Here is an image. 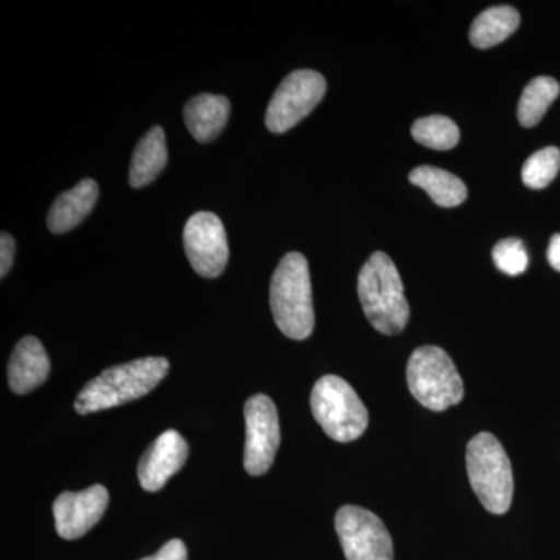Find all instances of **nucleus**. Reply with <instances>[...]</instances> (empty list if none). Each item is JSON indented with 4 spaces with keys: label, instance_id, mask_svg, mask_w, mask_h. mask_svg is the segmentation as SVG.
Returning <instances> with one entry per match:
<instances>
[{
    "label": "nucleus",
    "instance_id": "f257e3e1",
    "mask_svg": "<svg viewBox=\"0 0 560 560\" xmlns=\"http://www.w3.org/2000/svg\"><path fill=\"white\" fill-rule=\"evenodd\" d=\"M171 370L164 357H145L108 368L80 390L75 400L79 415H92L120 407L151 393Z\"/></svg>",
    "mask_w": 560,
    "mask_h": 560
},
{
    "label": "nucleus",
    "instance_id": "f03ea898",
    "mask_svg": "<svg viewBox=\"0 0 560 560\" xmlns=\"http://www.w3.org/2000/svg\"><path fill=\"white\" fill-rule=\"evenodd\" d=\"M359 298L364 315L383 335H399L410 320V305L396 265L385 253H374L359 275Z\"/></svg>",
    "mask_w": 560,
    "mask_h": 560
},
{
    "label": "nucleus",
    "instance_id": "7ed1b4c3",
    "mask_svg": "<svg viewBox=\"0 0 560 560\" xmlns=\"http://www.w3.org/2000/svg\"><path fill=\"white\" fill-rule=\"evenodd\" d=\"M276 326L291 340L302 341L315 329L311 271L301 253H289L279 261L270 287Z\"/></svg>",
    "mask_w": 560,
    "mask_h": 560
},
{
    "label": "nucleus",
    "instance_id": "20e7f679",
    "mask_svg": "<svg viewBox=\"0 0 560 560\" xmlns=\"http://www.w3.org/2000/svg\"><path fill=\"white\" fill-rule=\"evenodd\" d=\"M467 475L482 506L492 514L510 511L514 497L511 460L493 434L480 433L467 445Z\"/></svg>",
    "mask_w": 560,
    "mask_h": 560
},
{
    "label": "nucleus",
    "instance_id": "39448f33",
    "mask_svg": "<svg viewBox=\"0 0 560 560\" xmlns=\"http://www.w3.org/2000/svg\"><path fill=\"white\" fill-rule=\"evenodd\" d=\"M311 405L320 429L341 444L359 440L370 423V415L359 394L337 375H324L315 383Z\"/></svg>",
    "mask_w": 560,
    "mask_h": 560
},
{
    "label": "nucleus",
    "instance_id": "423d86ee",
    "mask_svg": "<svg viewBox=\"0 0 560 560\" xmlns=\"http://www.w3.org/2000/svg\"><path fill=\"white\" fill-rule=\"evenodd\" d=\"M407 382L415 399L431 411H445L464 397L458 370L448 353L438 346H422L411 353Z\"/></svg>",
    "mask_w": 560,
    "mask_h": 560
},
{
    "label": "nucleus",
    "instance_id": "0eeeda50",
    "mask_svg": "<svg viewBox=\"0 0 560 560\" xmlns=\"http://www.w3.org/2000/svg\"><path fill=\"white\" fill-rule=\"evenodd\" d=\"M326 91L327 81L319 72L308 69L291 72L268 103L265 116L268 130L276 135L291 130L318 106Z\"/></svg>",
    "mask_w": 560,
    "mask_h": 560
},
{
    "label": "nucleus",
    "instance_id": "6e6552de",
    "mask_svg": "<svg viewBox=\"0 0 560 560\" xmlns=\"http://www.w3.org/2000/svg\"><path fill=\"white\" fill-rule=\"evenodd\" d=\"M335 529L348 560H394L393 539L382 518L364 508L342 506Z\"/></svg>",
    "mask_w": 560,
    "mask_h": 560
},
{
    "label": "nucleus",
    "instance_id": "1a4fd4ad",
    "mask_svg": "<svg viewBox=\"0 0 560 560\" xmlns=\"http://www.w3.org/2000/svg\"><path fill=\"white\" fill-rule=\"evenodd\" d=\"M245 469L260 477L271 469L280 445V425L275 401L265 394L249 397L245 404Z\"/></svg>",
    "mask_w": 560,
    "mask_h": 560
},
{
    "label": "nucleus",
    "instance_id": "9d476101",
    "mask_svg": "<svg viewBox=\"0 0 560 560\" xmlns=\"http://www.w3.org/2000/svg\"><path fill=\"white\" fill-rule=\"evenodd\" d=\"M184 249L191 268L202 278L215 279L230 260L226 230L212 212H197L184 228Z\"/></svg>",
    "mask_w": 560,
    "mask_h": 560
},
{
    "label": "nucleus",
    "instance_id": "9b49d317",
    "mask_svg": "<svg viewBox=\"0 0 560 560\" xmlns=\"http://www.w3.org/2000/svg\"><path fill=\"white\" fill-rule=\"evenodd\" d=\"M108 503V489L102 485L81 492H62L54 503L57 533L66 540L80 539L102 521Z\"/></svg>",
    "mask_w": 560,
    "mask_h": 560
},
{
    "label": "nucleus",
    "instance_id": "f8f14e48",
    "mask_svg": "<svg viewBox=\"0 0 560 560\" xmlns=\"http://www.w3.org/2000/svg\"><path fill=\"white\" fill-rule=\"evenodd\" d=\"M189 456V445L175 430H167L147 448L139 460L138 477L147 492H160L178 474Z\"/></svg>",
    "mask_w": 560,
    "mask_h": 560
},
{
    "label": "nucleus",
    "instance_id": "ddd939ff",
    "mask_svg": "<svg viewBox=\"0 0 560 560\" xmlns=\"http://www.w3.org/2000/svg\"><path fill=\"white\" fill-rule=\"evenodd\" d=\"M50 374V360L38 338L25 337L18 342L9 363V385L14 394L32 393L44 385Z\"/></svg>",
    "mask_w": 560,
    "mask_h": 560
},
{
    "label": "nucleus",
    "instance_id": "4468645a",
    "mask_svg": "<svg viewBox=\"0 0 560 560\" xmlns=\"http://www.w3.org/2000/svg\"><path fill=\"white\" fill-rule=\"evenodd\" d=\"M231 103L223 95L200 94L184 106V120L200 143L212 142L230 120Z\"/></svg>",
    "mask_w": 560,
    "mask_h": 560
},
{
    "label": "nucleus",
    "instance_id": "2eb2a0df",
    "mask_svg": "<svg viewBox=\"0 0 560 560\" xmlns=\"http://www.w3.org/2000/svg\"><path fill=\"white\" fill-rule=\"evenodd\" d=\"M98 200V186L94 179H83L73 189L55 200L47 215V226L54 234H65L79 226L90 215Z\"/></svg>",
    "mask_w": 560,
    "mask_h": 560
},
{
    "label": "nucleus",
    "instance_id": "dca6fc26",
    "mask_svg": "<svg viewBox=\"0 0 560 560\" xmlns=\"http://www.w3.org/2000/svg\"><path fill=\"white\" fill-rule=\"evenodd\" d=\"M168 153L165 132L161 127L151 128L145 138L140 139L132 154L130 184L135 189L149 186L167 165Z\"/></svg>",
    "mask_w": 560,
    "mask_h": 560
},
{
    "label": "nucleus",
    "instance_id": "f3484780",
    "mask_svg": "<svg viewBox=\"0 0 560 560\" xmlns=\"http://www.w3.org/2000/svg\"><path fill=\"white\" fill-rule=\"evenodd\" d=\"M521 25V14L510 5L482 11L471 24L469 38L477 49H490L510 38Z\"/></svg>",
    "mask_w": 560,
    "mask_h": 560
},
{
    "label": "nucleus",
    "instance_id": "a211bd4d",
    "mask_svg": "<svg viewBox=\"0 0 560 560\" xmlns=\"http://www.w3.org/2000/svg\"><path fill=\"white\" fill-rule=\"evenodd\" d=\"M410 183L425 190L441 208H456L467 198L466 184L444 168L422 165L410 173Z\"/></svg>",
    "mask_w": 560,
    "mask_h": 560
},
{
    "label": "nucleus",
    "instance_id": "6ab92c4d",
    "mask_svg": "<svg viewBox=\"0 0 560 560\" xmlns=\"http://www.w3.org/2000/svg\"><path fill=\"white\" fill-rule=\"evenodd\" d=\"M559 83L551 77L530 80L518 102L517 117L522 127H536L544 119L551 103L559 97Z\"/></svg>",
    "mask_w": 560,
    "mask_h": 560
},
{
    "label": "nucleus",
    "instance_id": "aec40b11",
    "mask_svg": "<svg viewBox=\"0 0 560 560\" xmlns=\"http://www.w3.org/2000/svg\"><path fill=\"white\" fill-rule=\"evenodd\" d=\"M411 135L416 142L431 150H452L459 142V128L445 116H429L416 120Z\"/></svg>",
    "mask_w": 560,
    "mask_h": 560
},
{
    "label": "nucleus",
    "instance_id": "412c9836",
    "mask_svg": "<svg viewBox=\"0 0 560 560\" xmlns=\"http://www.w3.org/2000/svg\"><path fill=\"white\" fill-rule=\"evenodd\" d=\"M560 171V150L547 147L528 158L522 168V179L533 190L545 189Z\"/></svg>",
    "mask_w": 560,
    "mask_h": 560
},
{
    "label": "nucleus",
    "instance_id": "4be33fe9",
    "mask_svg": "<svg viewBox=\"0 0 560 560\" xmlns=\"http://www.w3.org/2000/svg\"><path fill=\"white\" fill-rule=\"evenodd\" d=\"M493 264L508 276L523 275L528 268V250L518 238H504L492 250Z\"/></svg>",
    "mask_w": 560,
    "mask_h": 560
},
{
    "label": "nucleus",
    "instance_id": "5701e85b",
    "mask_svg": "<svg viewBox=\"0 0 560 560\" xmlns=\"http://www.w3.org/2000/svg\"><path fill=\"white\" fill-rule=\"evenodd\" d=\"M14 253H16V242L7 232L0 235V276L5 278L13 267Z\"/></svg>",
    "mask_w": 560,
    "mask_h": 560
},
{
    "label": "nucleus",
    "instance_id": "b1692460",
    "mask_svg": "<svg viewBox=\"0 0 560 560\" xmlns=\"http://www.w3.org/2000/svg\"><path fill=\"white\" fill-rule=\"evenodd\" d=\"M140 560H189V555L183 540L173 539L167 541L156 555Z\"/></svg>",
    "mask_w": 560,
    "mask_h": 560
},
{
    "label": "nucleus",
    "instance_id": "393cba45",
    "mask_svg": "<svg viewBox=\"0 0 560 560\" xmlns=\"http://www.w3.org/2000/svg\"><path fill=\"white\" fill-rule=\"evenodd\" d=\"M548 261L556 271H560V234L551 237L550 246H548Z\"/></svg>",
    "mask_w": 560,
    "mask_h": 560
}]
</instances>
